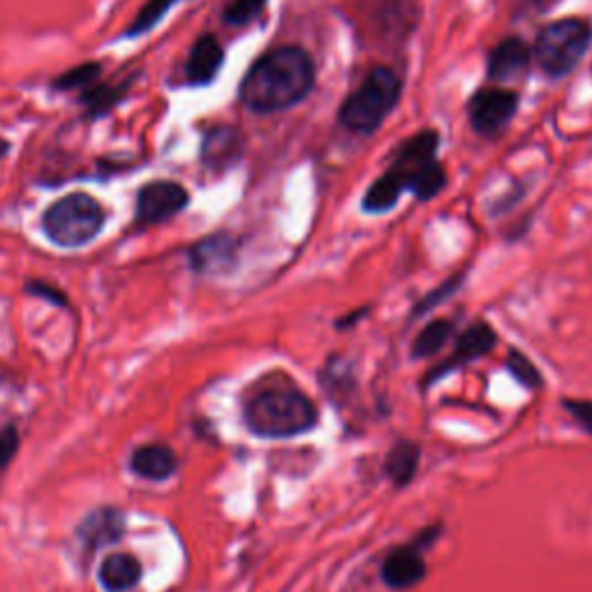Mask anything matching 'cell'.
I'll use <instances>...</instances> for the list:
<instances>
[{
  "label": "cell",
  "mask_w": 592,
  "mask_h": 592,
  "mask_svg": "<svg viewBox=\"0 0 592 592\" xmlns=\"http://www.w3.org/2000/svg\"><path fill=\"white\" fill-rule=\"evenodd\" d=\"M243 158V137L236 128H213L202 144V162L209 171H228Z\"/></svg>",
  "instance_id": "cell-15"
},
{
  "label": "cell",
  "mask_w": 592,
  "mask_h": 592,
  "mask_svg": "<svg viewBox=\"0 0 592 592\" xmlns=\"http://www.w3.org/2000/svg\"><path fill=\"white\" fill-rule=\"evenodd\" d=\"M19 450V435L14 426H8L0 431V467H6Z\"/></svg>",
  "instance_id": "cell-27"
},
{
  "label": "cell",
  "mask_w": 592,
  "mask_h": 592,
  "mask_svg": "<svg viewBox=\"0 0 592 592\" xmlns=\"http://www.w3.org/2000/svg\"><path fill=\"white\" fill-rule=\"evenodd\" d=\"M243 422L257 437H299L319 424V410L289 376L274 373L251 389L243 401Z\"/></svg>",
  "instance_id": "cell-3"
},
{
  "label": "cell",
  "mask_w": 592,
  "mask_h": 592,
  "mask_svg": "<svg viewBox=\"0 0 592 592\" xmlns=\"http://www.w3.org/2000/svg\"><path fill=\"white\" fill-rule=\"evenodd\" d=\"M101 74H103V63L88 61V63H82L77 67L65 70L59 80L52 82V88L59 91V93L84 91V88H88L91 84H95L97 80H101Z\"/></svg>",
  "instance_id": "cell-21"
},
{
  "label": "cell",
  "mask_w": 592,
  "mask_h": 592,
  "mask_svg": "<svg viewBox=\"0 0 592 592\" xmlns=\"http://www.w3.org/2000/svg\"><path fill=\"white\" fill-rule=\"evenodd\" d=\"M317 80L313 56L299 44H285L260 56L239 86V101L255 114H276L304 103Z\"/></svg>",
  "instance_id": "cell-2"
},
{
  "label": "cell",
  "mask_w": 592,
  "mask_h": 592,
  "mask_svg": "<svg viewBox=\"0 0 592 592\" xmlns=\"http://www.w3.org/2000/svg\"><path fill=\"white\" fill-rule=\"evenodd\" d=\"M440 133L422 130L397 146L391 167L368 186L361 209L370 215L389 213L399 204L403 192H412L419 202H431L447 188V171L437 160Z\"/></svg>",
  "instance_id": "cell-1"
},
{
  "label": "cell",
  "mask_w": 592,
  "mask_h": 592,
  "mask_svg": "<svg viewBox=\"0 0 592 592\" xmlns=\"http://www.w3.org/2000/svg\"><path fill=\"white\" fill-rule=\"evenodd\" d=\"M419 461H422V450H419V444L412 440H399L384 458V473L393 486L403 488L414 479L419 471Z\"/></svg>",
  "instance_id": "cell-18"
},
{
  "label": "cell",
  "mask_w": 592,
  "mask_h": 592,
  "mask_svg": "<svg viewBox=\"0 0 592 592\" xmlns=\"http://www.w3.org/2000/svg\"><path fill=\"white\" fill-rule=\"evenodd\" d=\"M190 204V192L177 181H151L137 192L135 225L151 228L179 215Z\"/></svg>",
  "instance_id": "cell-8"
},
{
  "label": "cell",
  "mask_w": 592,
  "mask_h": 592,
  "mask_svg": "<svg viewBox=\"0 0 592 592\" xmlns=\"http://www.w3.org/2000/svg\"><path fill=\"white\" fill-rule=\"evenodd\" d=\"M454 336V325L450 319H435V323L426 325L422 331L416 334L414 342H412V359H431L435 357L444 345L450 342V338Z\"/></svg>",
  "instance_id": "cell-20"
},
{
  "label": "cell",
  "mask_w": 592,
  "mask_h": 592,
  "mask_svg": "<svg viewBox=\"0 0 592 592\" xmlns=\"http://www.w3.org/2000/svg\"><path fill=\"white\" fill-rule=\"evenodd\" d=\"M236 262V241L230 234H211L190 249V264L197 274H225Z\"/></svg>",
  "instance_id": "cell-12"
},
{
  "label": "cell",
  "mask_w": 592,
  "mask_h": 592,
  "mask_svg": "<svg viewBox=\"0 0 592 592\" xmlns=\"http://www.w3.org/2000/svg\"><path fill=\"white\" fill-rule=\"evenodd\" d=\"M10 154V141L0 137V158H6Z\"/></svg>",
  "instance_id": "cell-29"
},
{
  "label": "cell",
  "mask_w": 592,
  "mask_h": 592,
  "mask_svg": "<svg viewBox=\"0 0 592 592\" xmlns=\"http://www.w3.org/2000/svg\"><path fill=\"white\" fill-rule=\"evenodd\" d=\"M521 97L503 86H484L467 101V120L477 135L493 137L503 133L514 120Z\"/></svg>",
  "instance_id": "cell-7"
},
{
  "label": "cell",
  "mask_w": 592,
  "mask_h": 592,
  "mask_svg": "<svg viewBox=\"0 0 592 592\" xmlns=\"http://www.w3.org/2000/svg\"><path fill=\"white\" fill-rule=\"evenodd\" d=\"M130 467L135 475L144 479L165 482L175 477V473L179 471V458L169 447H165V444H144V447L135 450Z\"/></svg>",
  "instance_id": "cell-16"
},
{
  "label": "cell",
  "mask_w": 592,
  "mask_h": 592,
  "mask_svg": "<svg viewBox=\"0 0 592 592\" xmlns=\"http://www.w3.org/2000/svg\"><path fill=\"white\" fill-rule=\"evenodd\" d=\"M266 3L268 0H230L225 10H222V21L228 27H249L266 10Z\"/></svg>",
  "instance_id": "cell-23"
},
{
  "label": "cell",
  "mask_w": 592,
  "mask_h": 592,
  "mask_svg": "<svg viewBox=\"0 0 592 592\" xmlns=\"http://www.w3.org/2000/svg\"><path fill=\"white\" fill-rule=\"evenodd\" d=\"M507 370L509 373L521 382L524 387L528 389H541V384H545V380H541V373L539 368L518 350H511L509 357H507Z\"/></svg>",
  "instance_id": "cell-24"
},
{
  "label": "cell",
  "mask_w": 592,
  "mask_h": 592,
  "mask_svg": "<svg viewBox=\"0 0 592 592\" xmlns=\"http://www.w3.org/2000/svg\"><path fill=\"white\" fill-rule=\"evenodd\" d=\"M496 342H498V334L493 331L486 323H477L473 327H467L456 338L454 352L447 359H444L440 366H435L431 370V373L426 376L424 387L442 380L444 376H450L452 370H458L465 363H471V361H477V359L486 357L488 352H493V348H496Z\"/></svg>",
  "instance_id": "cell-10"
},
{
  "label": "cell",
  "mask_w": 592,
  "mask_h": 592,
  "mask_svg": "<svg viewBox=\"0 0 592 592\" xmlns=\"http://www.w3.org/2000/svg\"><path fill=\"white\" fill-rule=\"evenodd\" d=\"M592 44V23L583 17H567L547 23L535 40L532 56L551 80L574 72Z\"/></svg>",
  "instance_id": "cell-6"
},
{
  "label": "cell",
  "mask_w": 592,
  "mask_h": 592,
  "mask_svg": "<svg viewBox=\"0 0 592 592\" xmlns=\"http://www.w3.org/2000/svg\"><path fill=\"white\" fill-rule=\"evenodd\" d=\"M123 532H126V516L114 507H101L91 511L77 528V537L91 551L116 545Z\"/></svg>",
  "instance_id": "cell-14"
},
{
  "label": "cell",
  "mask_w": 592,
  "mask_h": 592,
  "mask_svg": "<svg viewBox=\"0 0 592 592\" xmlns=\"http://www.w3.org/2000/svg\"><path fill=\"white\" fill-rule=\"evenodd\" d=\"M135 80H126L120 84H91L88 88H84L80 93V103L86 107V118H101L105 114H109L126 93L130 91Z\"/></svg>",
  "instance_id": "cell-19"
},
{
  "label": "cell",
  "mask_w": 592,
  "mask_h": 592,
  "mask_svg": "<svg viewBox=\"0 0 592 592\" xmlns=\"http://www.w3.org/2000/svg\"><path fill=\"white\" fill-rule=\"evenodd\" d=\"M530 65H532V49H530V44L524 38L509 35V38L500 40L488 52V59H486V77L493 84L521 82L526 77V74L530 72Z\"/></svg>",
  "instance_id": "cell-9"
},
{
  "label": "cell",
  "mask_w": 592,
  "mask_h": 592,
  "mask_svg": "<svg viewBox=\"0 0 592 592\" xmlns=\"http://www.w3.org/2000/svg\"><path fill=\"white\" fill-rule=\"evenodd\" d=\"M222 65H225V49H222L218 38H197L186 61V82L190 86H209L215 82Z\"/></svg>",
  "instance_id": "cell-13"
},
{
  "label": "cell",
  "mask_w": 592,
  "mask_h": 592,
  "mask_svg": "<svg viewBox=\"0 0 592 592\" xmlns=\"http://www.w3.org/2000/svg\"><path fill=\"white\" fill-rule=\"evenodd\" d=\"M27 292L33 294V296H40V299H46L49 304H54V306H59V308H65V306H67L65 294L59 292V289L52 287V285H46V283L31 281V283L27 285Z\"/></svg>",
  "instance_id": "cell-25"
},
{
  "label": "cell",
  "mask_w": 592,
  "mask_h": 592,
  "mask_svg": "<svg viewBox=\"0 0 592 592\" xmlns=\"http://www.w3.org/2000/svg\"><path fill=\"white\" fill-rule=\"evenodd\" d=\"M97 579L107 592H128L141 579V564L130 553H112L103 560Z\"/></svg>",
  "instance_id": "cell-17"
},
{
  "label": "cell",
  "mask_w": 592,
  "mask_h": 592,
  "mask_svg": "<svg viewBox=\"0 0 592 592\" xmlns=\"http://www.w3.org/2000/svg\"><path fill=\"white\" fill-rule=\"evenodd\" d=\"M461 281H463V276H456V278L447 281V283H444V285H440L435 292H431V294L426 296V299H424L422 304H419V308H414V315H422V313L431 310V308H433L437 302H442V299H444V296H450L452 292H456Z\"/></svg>",
  "instance_id": "cell-26"
},
{
  "label": "cell",
  "mask_w": 592,
  "mask_h": 592,
  "mask_svg": "<svg viewBox=\"0 0 592 592\" xmlns=\"http://www.w3.org/2000/svg\"><path fill=\"white\" fill-rule=\"evenodd\" d=\"M179 0H148V3L139 10V14L133 19L130 27L123 31V38H139L144 33H148L151 29H156L160 19L175 8Z\"/></svg>",
  "instance_id": "cell-22"
},
{
  "label": "cell",
  "mask_w": 592,
  "mask_h": 592,
  "mask_svg": "<svg viewBox=\"0 0 592 592\" xmlns=\"http://www.w3.org/2000/svg\"><path fill=\"white\" fill-rule=\"evenodd\" d=\"M401 95V74L387 65L373 67L366 74L361 86L342 101L338 109L340 126L355 135H376L391 112L397 109Z\"/></svg>",
  "instance_id": "cell-4"
},
{
  "label": "cell",
  "mask_w": 592,
  "mask_h": 592,
  "mask_svg": "<svg viewBox=\"0 0 592 592\" xmlns=\"http://www.w3.org/2000/svg\"><path fill=\"white\" fill-rule=\"evenodd\" d=\"M562 408L572 414L574 422H579L588 433H592V403H588V401H564Z\"/></svg>",
  "instance_id": "cell-28"
},
{
  "label": "cell",
  "mask_w": 592,
  "mask_h": 592,
  "mask_svg": "<svg viewBox=\"0 0 592 592\" xmlns=\"http://www.w3.org/2000/svg\"><path fill=\"white\" fill-rule=\"evenodd\" d=\"M105 222L107 211L95 197L72 192L44 211L42 232L59 249H82L103 232Z\"/></svg>",
  "instance_id": "cell-5"
},
{
  "label": "cell",
  "mask_w": 592,
  "mask_h": 592,
  "mask_svg": "<svg viewBox=\"0 0 592 592\" xmlns=\"http://www.w3.org/2000/svg\"><path fill=\"white\" fill-rule=\"evenodd\" d=\"M426 579L422 547L408 545L393 549L382 562V581L391 590H410Z\"/></svg>",
  "instance_id": "cell-11"
}]
</instances>
